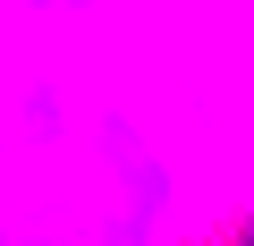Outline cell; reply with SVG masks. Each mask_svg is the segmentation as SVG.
<instances>
[{"label": "cell", "mask_w": 254, "mask_h": 246, "mask_svg": "<svg viewBox=\"0 0 254 246\" xmlns=\"http://www.w3.org/2000/svg\"><path fill=\"white\" fill-rule=\"evenodd\" d=\"M0 246H246V0H0Z\"/></svg>", "instance_id": "obj_1"}]
</instances>
